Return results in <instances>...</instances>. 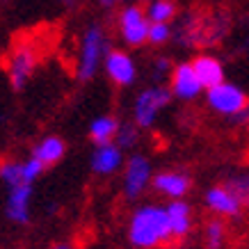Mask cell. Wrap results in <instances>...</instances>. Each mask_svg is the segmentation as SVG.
I'll use <instances>...</instances> for the list:
<instances>
[{
    "instance_id": "6da1fadb",
    "label": "cell",
    "mask_w": 249,
    "mask_h": 249,
    "mask_svg": "<svg viewBox=\"0 0 249 249\" xmlns=\"http://www.w3.org/2000/svg\"><path fill=\"white\" fill-rule=\"evenodd\" d=\"M233 14L224 5H196L181 16L174 28V41L183 48H211L231 35Z\"/></svg>"
},
{
    "instance_id": "7a4b0ae2",
    "label": "cell",
    "mask_w": 249,
    "mask_h": 249,
    "mask_svg": "<svg viewBox=\"0 0 249 249\" xmlns=\"http://www.w3.org/2000/svg\"><path fill=\"white\" fill-rule=\"evenodd\" d=\"M128 242L135 249H165L172 247V231L167 208L160 204H142L130 213Z\"/></svg>"
},
{
    "instance_id": "3957f363",
    "label": "cell",
    "mask_w": 249,
    "mask_h": 249,
    "mask_svg": "<svg viewBox=\"0 0 249 249\" xmlns=\"http://www.w3.org/2000/svg\"><path fill=\"white\" fill-rule=\"evenodd\" d=\"M107 51V30L101 23H89L80 35L78 41L76 64H73V76L78 83H89L91 78L98 73V69H103Z\"/></svg>"
},
{
    "instance_id": "277c9868",
    "label": "cell",
    "mask_w": 249,
    "mask_h": 249,
    "mask_svg": "<svg viewBox=\"0 0 249 249\" xmlns=\"http://www.w3.org/2000/svg\"><path fill=\"white\" fill-rule=\"evenodd\" d=\"M41 62V48L35 39H16L5 57V71L12 89L21 91L32 80Z\"/></svg>"
},
{
    "instance_id": "5b68a950",
    "label": "cell",
    "mask_w": 249,
    "mask_h": 249,
    "mask_svg": "<svg viewBox=\"0 0 249 249\" xmlns=\"http://www.w3.org/2000/svg\"><path fill=\"white\" fill-rule=\"evenodd\" d=\"M117 35L128 48H142L149 44V16L140 2H130L117 12Z\"/></svg>"
},
{
    "instance_id": "8992f818",
    "label": "cell",
    "mask_w": 249,
    "mask_h": 249,
    "mask_svg": "<svg viewBox=\"0 0 249 249\" xmlns=\"http://www.w3.org/2000/svg\"><path fill=\"white\" fill-rule=\"evenodd\" d=\"M172 89L165 85H149L144 87L133 101V121L140 128H151L160 112L172 103Z\"/></svg>"
},
{
    "instance_id": "52a82bcc",
    "label": "cell",
    "mask_w": 249,
    "mask_h": 249,
    "mask_svg": "<svg viewBox=\"0 0 249 249\" xmlns=\"http://www.w3.org/2000/svg\"><path fill=\"white\" fill-rule=\"evenodd\" d=\"M206 101H208V107H213L217 114L233 117V119L240 112H245L249 106V96L238 85L231 83H219L215 87H211L208 94H206Z\"/></svg>"
},
{
    "instance_id": "ba28073f",
    "label": "cell",
    "mask_w": 249,
    "mask_h": 249,
    "mask_svg": "<svg viewBox=\"0 0 249 249\" xmlns=\"http://www.w3.org/2000/svg\"><path fill=\"white\" fill-rule=\"evenodd\" d=\"M151 162L142 153H133L126 162H124V196L135 201L146 192V188H151Z\"/></svg>"
},
{
    "instance_id": "9c48e42d",
    "label": "cell",
    "mask_w": 249,
    "mask_h": 249,
    "mask_svg": "<svg viewBox=\"0 0 249 249\" xmlns=\"http://www.w3.org/2000/svg\"><path fill=\"white\" fill-rule=\"evenodd\" d=\"M103 71H106L107 80L114 87L126 89L130 85H135L137 80V64L133 60V55L128 51H121V48H110L103 60Z\"/></svg>"
},
{
    "instance_id": "30bf717a",
    "label": "cell",
    "mask_w": 249,
    "mask_h": 249,
    "mask_svg": "<svg viewBox=\"0 0 249 249\" xmlns=\"http://www.w3.org/2000/svg\"><path fill=\"white\" fill-rule=\"evenodd\" d=\"M124 149L117 142H107V144H96L94 151L89 156V169L91 174H96L101 178L114 176V174L124 169Z\"/></svg>"
},
{
    "instance_id": "8fae6325",
    "label": "cell",
    "mask_w": 249,
    "mask_h": 249,
    "mask_svg": "<svg viewBox=\"0 0 249 249\" xmlns=\"http://www.w3.org/2000/svg\"><path fill=\"white\" fill-rule=\"evenodd\" d=\"M5 215L14 224H30L32 217V183H21L7 188L5 199Z\"/></svg>"
},
{
    "instance_id": "7c38bea8",
    "label": "cell",
    "mask_w": 249,
    "mask_h": 249,
    "mask_svg": "<svg viewBox=\"0 0 249 249\" xmlns=\"http://www.w3.org/2000/svg\"><path fill=\"white\" fill-rule=\"evenodd\" d=\"M169 89H172V94L178 101H195L201 94L204 85L199 83L195 69H192V62H181V64H176L172 69V73H169Z\"/></svg>"
},
{
    "instance_id": "4fadbf2b",
    "label": "cell",
    "mask_w": 249,
    "mask_h": 249,
    "mask_svg": "<svg viewBox=\"0 0 249 249\" xmlns=\"http://www.w3.org/2000/svg\"><path fill=\"white\" fill-rule=\"evenodd\" d=\"M204 206L213 215H217V217H224V219H233L240 215L242 211V204L238 201V196L231 192V190L224 185V183H219V185H213V188L206 190L204 195Z\"/></svg>"
},
{
    "instance_id": "5bb4252c",
    "label": "cell",
    "mask_w": 249,
    "mask_h": 249,
    "mask_svg": "<svg viewBox=\"0 0 249 249\" xmlns=\"http://www.w3.org/2000/svg\"><path fill=\"white\" fill-rule=\"evenodd\" d=\"M151 188L165 199H183L192 188V178L181 169H165L151 178Z\"/></svg>"
},
{
    "instance_id": "9a60e30c",
    "label": "cell",
    "mask_w": 249,
    "mask_h": 249,
    "mask_svg": "<svg viewBox=\"0 0 249 249\" xmlns=\"http://www.w3.org/2000/svg\"><path fill=\"white\" fill-rule=\"evenodd\" d=\"M167 208V219H169V231H172V242L174 245H181L188 240V235L192 233V208L185 199H172Z\"/></svg>"
},
{
    "instance_id": "2e32d148",
    "label": "cell",
    "mask_w": 249,
    "mask_h": 249,
    "mask_svg": "<svg viewBox=\"0 0 249 249\" xmlns=\"http://www.w3.org/2000/svg\"><path fill=\"white\" fill-rule=\"evenodd\" d=\"M30 156L37 158L46 169H48V167H55L67 156V142H64L60 135H46V137H41L39 142H35Z\"/></svg>"
},
{
    "instance_id": "e0dca14e",
    "label": "cell",
    "mask_w": 249,
    "mask_h": 249,
    "mask_svg": "<svg viewBox=\"0 0 249 249\" xmlns=\"http://www.w3.org/2000/svg\"><path fill=\"white\" fill-rule=\"evenodd\" d=\"M192 69H195L199 83L204 85V89H211L215 85L224 83V67H222V62H219L215 55L199 53L195 60H192Z\"/></svg>"
},
{
    "instance_id": "ac0fdd59",
    "label": "cell",
    "mask_w": 249,
    "mask_h": 249,
    "mask_svg": "<svg viewBox=\"0 0 249 249\" xmlns=\"http://www.w3.org/2000/svg\"><path fill=\"white\" fill-rule=\"evenodd\" d=\"M201 240H204L206 249H224L229 242V227L224 217H217L213 215L204 222V229H201Z\"/></svg>"
},
{
    "instance_id": "d6986e66",
    "label": "cell",
    "mask_w": 249,
    "mask_h": 249,
    "mask_svg": "<svg viewBox=\"0 0 249 249\" xmlns=\"http://www.w3.org/2000/svg\"><path fill=\"white\" fill-rule=\"evenodd\" d=\"M119 126L121 121L112 114H101L96 119H91L89 124V140L96 144H107V142H114L117 140V133H119Z\"/></svg>"
},
{
    "instance_id": "ffe728a7",
    "label": "cell",
    "mask_w": 249,
    "mask_h": 249,
    "mask_svg": "<svg viewBox=\"0 0 249 249\" xmlns=\"http://www.w3.org/2000/svg\"><path fill=\"white\" fill-rule=\"evenodd\" d=\"M144 9L151 23H172L178 16L176 0H149Z\"/></svg>"
},
{
    "instance_id": "44dd1931",
    "label": "cell",
    "mask_w": 249,
    "mask_h": 249,
    "mask_svg": "<svg viewBox=\"0 0 249 249\" xmlns=\"http://www.w3.org/2000/svg\"><path fill=\"white\" fill-rule=\"evenodd\" d=\"M0 183L7 185V188L25 183V178H23V160H0Z\"/></svg>"
},
{
    "instance_id": "7402d4cb",
    "label": "cell",
    "mask_w": 249,
    "mask_h": 249,
    "mask_svg": "<svg viewBox=\"0 0 249 249\" xmlns=\"http://www.w3.org/2000/svg\"><path fill=\"white\" fill-rule=\"evenodd\" d=\"M224 185L238 196V201L242 204V208H249V172L231 174L227 181H224Z\"/></svg>"
},
{
    "instance_id": "603a6c76",
    "label": "cell",
    "mask_w": 249,
    "mask_h": 249,
    "mask_svg": "<svg viewBox=\"0 0 249 249\" xmlns=\"http://www.w3.org/2000/svg\"><path fill=\"white\" fill-rule=\"evenodd\" d=\"M114 142L119 144L124 151H126V149H135L137 142H140V126H137L135 121H133V124H121Z\"/></svg>"
},
{
    "instance_id": "cb8c5ba5",
    "label": "cell",
    "mask_w": 249,
    "mask_h": 249,
    "mask_svg": "<svg viewBox=\"0 0 249 249\" xmlns=\"http://www.w3.org/2000/svg\"><path fill=\"white\" fill-rule=\"evenodd\" d=\"M174 28L172 23H151L149 25V44L151 46H165L167 41H172Z\"/></svg>"
},
{
    "instance_id": "d4e9b609",
    "label": "cell",
    "mask_w": 249,
    "mask_h": 249,
    "mask_svg": "<svg viewBox=\"0 0 249 249\" xmlns=\"http://www.w3.org/2000/svg\"><path fill=\"white\" fill-rule=\"evenodd\" d=\"M172 69H174V64L169 62V57H162V55H160L151 64V76L156 78V80H162V78H167L172 73Z\"/></svg>"
},
{
    "instance_id": "484cf974",
    "label": "cell",
    "mask_w": 249,
    "mask_h": 249,
    "mask_svg": "<svg viewBox=\"0 0 249 249\" xmlns=\"http://www.w3.org/2000/svg\"><path fill=\"white\" fill-rule=\"evenodd\" d=\"M48 249H76V245L69 240H62V242H55V245H51Z\"/></svg>"
},
{
    "instance_id": "4316f807",
    "label": "cell",
    "mask_w": 249,
    "mask_h": 249,
    "mask_svg": "<svg viewBox=\"0 0 249 249\" xmlns=\"http://www.w3.org/2000/svg\"><path fill=\"white\" fill-rule=\"evenodd\" d=\"M98 2H101V7L112 9V7H117V5H121V2H126V0H98Z\"/></svg>"
},
{
    "instance_id": "83f0119b",
    "label": "cell",
    "mask_w": 249,
    "mask_h": 249,
    "mask_svg": "<svg viewBox=\"0 0 249 249\" xmlns=\"http://www.w3.org/2000/svg\"><path fill=\"white\" fill-rule=\"evenodd\" d=\"M57 2H60L62 7H67V9H73V7H78V2H80V0H57Z\"/></svg>"
},
{
    "instance_id": "f1b7e54d",
    "label": "cell",
    "mask_w": 249,
    "mask_h": 249,
    "mask_svg": "<svg viewBox=\"0 0 249 249\" xmlns=\"http://www.w3.org/2000/svg\"><path fill=\"white\" fill-rule=\"evenodd\" d=\"M245 162H247V167H249V149H247V153H245Z\"/></svg>"
},
{
    "instance_id": "f546056e",
    "label": "cell",
    "mask_w": 249,
    "mask_h": 249,
    "mask_svg": "<svg viewBox=\"0 0 249 249\" xmlns=\"http://www.w3.org/2000/svg\"><path fill=\"white\" fill-rule=\"evenodd\" d=\"M133 2H149V0H133Z\"/></svg>"
}]
</instances>
